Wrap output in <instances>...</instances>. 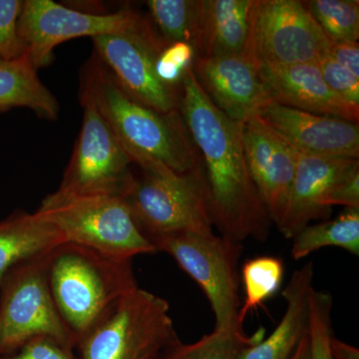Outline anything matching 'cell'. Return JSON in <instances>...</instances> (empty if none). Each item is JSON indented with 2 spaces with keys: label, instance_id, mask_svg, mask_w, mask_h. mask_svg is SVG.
Listing matches in <instances>:
<instances>
[{
  "label": "cell",
  "instance_id": "1",
  "mask_svg": "<svg viewBox=\"0 0 359 359\" xmlns=\"http://www.w3.org/2000/svg\"><path fill=\"white\" fill-rule=\"evenodd\" d=\"M179 112L201 157L212 226L237 242H264L273 221L248 169L243 124L229 119L212 104L192 66L180 84Z\"/></svg>",
  "mask_w": 359,
  "mask_h": 359
},
{
  "label": "cell",
  "instance_id": "2",
  "mask_svg": "<svg viewBox=\"0 0 359 359\" xmlns=\"http://www.w3.org/2000/svg\"><path fill=\"white\" fill-rule=\"evenodd\" d=\"M80 93L89 97L141 170L181 174L202 163L179 110L161 113L135 100L94 52L82 69Z\"/></svg>",
  "mask_w": 359,
  "mask_h": 359
},
{
  "label": "cell",
  "instance_id": "3",
  "mask_svg": "<svg viewBox=\"0 0 359 359\" xmlns=\"http://www.w3.org/2000/svg\"><path fill=\"white\" fill-rule=\"evenodd\" d=\"M47 278L54 304L76 346L116 302L138 287L132 259L73 243L51 250Z\"/></svg>",
  "mask_w": 359,
  "mask_h": 359
},
{
  "label": "cell",
  "instance_id": "4",
  "mask_svg": "<svg viewBox=\"0 0 359 359\" xmlns=\"http://www.w3.org/2000/svg\"><path fill=\"white\" fill-rule=\"evenodd\" d=\"M122 198L149 241L184 231L212 233L202 163L181 174L164 168L141 170Z\"/></svg>",
  "mask_w": 359,
  "mask_h": 359
},
{
  "label": "cell",
  "instance_id": "5",
  "mask_svg": "<svg viewBox=\"0 0 359 359\" xmlns=\"http://www.w3.org/2000/svg\"><path fill=\"white\" fill-rule=\"evenodd\" d=\"M177 339L166 299L138 287L116 302L77 346L81 359H160Z\"/></svg>",
  "mask_w": 359,
  "mask_h": 359
},
{
  "label": "cell",
  "instance_id": "6",
  "mask_svg": "<svg viewBox=\"0 0 359 359\" xmlns=\"http://www.w3.org/2000/svg\"><path fill=\"white\" fill-rule=\"evenodd\" d=\"M42 212L62 233L65 243L84 245L119 259L158 252L140 230L120 196H46Z\"/></svg>",
  "mask_w": 359,
  "mask_h": 359
},
{
  "label": "cell",
  "instance_id": "7",
  "mask_svg": "<svg viewBox=\"0 0 359 359\" xmlns=\"http://www.w3.org/2000/svg\"><path fill=\"white\" fill-rule=\"evenodd\" d=\"M51 250L15 264L0 282V358L39 337L76 347L49 289L47 266Z\"/></svg>",
  "mask_w": 359,
  "mask_h": 359
},
{
  "label": "cell",
  "instance_id": "8",
  "mask_svg": "<svg viewBox=\"0 0 359 359\" xmlns=\"http://www.w3.org/2000/svg\"><path fill=\"white\" fill-rule=\"evenodd\" d=\"M157 252H166L197 283L207 297L216 318V330L244 328L241 309L238 264L243 243L209 233H170L153 238Z\"/></svg>",
  "mask_w": 359,
  "mask_h": 359
},
{
  "label": "cell",
  "instance_id": "9",
  "mask_svg": "<svg viewBox=\"0 0 359 359\" xmlns=\"http://www.w3.org/2000/svg\"><path fill=\"white\" fill-rule=\"evenodd\" d=\"M92 41L97 57L132 98L158 112L179 110L180 86L164 83L156 72L167 46L147 18L140 14L123 32L100 35Z\"/></svg>",
  "mask_w": 359,
  "mask_h": 359
},
{
  "label": "cell",
  "instance_id": "10",
  "mask_svg": "<svg viewBox=\"0 0 359 359\" xmlns=\"http://www.w3.org/2000/svg\"><path fill=\"white\" fill-rule=\"evenodd\" d=\"M80 103L81 129L57 191L123 197L133 181V162L89 97L80 93Z\"/></svg>",
  "mask_w": 359,
  "mask_h": 359
},
{
  "label": "cell",
  "instance_id": "11",
  "mask_svg": "<svg viewBox=\"0 0 359 359\" xmlns=\"http://www.w3.org/2000/svg\"><path fill=\"white\" fill-rule=\"evenodd\" d=\"M330 41L299 0H257L252 52L257 65L316 63Z\"/></svg>",
  "mask_w": 359,
  "mask_h": 359
},
{
  "label": "cell",
  "instance_id": "12",
  "mask_svg": "<svg viewBox=\"0 0 359 359\" xmlns=\"http://www.w3.org/2000/svg\"><path fill=\"white\" fill-rule=\"evenodd\" d=\"M140 13L124 8L116 13L82 11L52 0L22 1L18 32L37 70L53 60L55 47L68 40L123 32Z\"/></svg>",
  "mask_w": 359,
  "mask_h": 359
},
{
  "label": "cell",
  "instance_id": "13",
  "mask_svg": "<svg viewBox=\"0 0 359 359\" xmlns=\"http://www.w3.org/2000/svg\"><path fill=\"white\" fill-rule=\"evenodd\" d=\"M248 169L271 221H280L289 199L299 152L259 117L243 124Z\"/></svg>",
  "mask_w": 359,
  "mask_h": 359
},
{
  "label": "cell",
  "instance_id": "14",
  "mask_svg": "<svg viewBox=\"0 0 359 359\" xmlns=\"http://www.w3.org/2000/svg\"><path fill=\"white\" fill-rule=\"evenodd\" d=\"M192 70L210 100L233 121L244 124L273 101L259 65L249 56L196 57Z\"/></svg>",
  "mask_w": 359,
  "mask_h": 359
},
{
  "label": "cell",
  "instance_id": "15",
  "mask_svg": "<svg viewBox=\"0 0 359 359\" xmlns=\"http://www.w3.org/2000/svg\"><path fill=\"white\" fill-rule=\"evenodd\" d=\"M257 116L299 153L358 159V123L304 112L276 101L263 106Z\"/></svg>",
  "mask_w": 359,
  "mask_h": 359
},
{
  "label": "cell",
  "instance_id": "16",
  "mask_svg": "<svg viewBox=\"0 0 359 359\" xmlns=\"http://www.w3.org/2000/svg\"><path fill=\"white\" fill-rule=\"evenodd\" d=\"M359 167L355 158L327 157L299 153L289 199L276 224L283 237L294 238L313 219L327 218L323 201L332 187Z\"/></svg>",
  "mask_w": 359,
  "mask_h": 359
},
{
  "label": "cell",
  "instance_id": "17",
  "mask_svg": "<svg viewBox=\"0 0 359 359\" xmlns=\"http://www.w3.org/2000/svg\"><path fill=\"white\" fill-rule=\"evenodd\" d=\"M259 73L276 102L313 114L358 123V106L346 102L330 88L318 63L259 65Z\"/></svg>",
  "mask_w": 359,
  "mask_h": 359
},
{
  "label": "cell",
  "instance_id": "18",
  "mask_svg": "<svg viewBox=\"0 0 359 359\" xmlns=\"http://www.w3.org/2000/svg\"><path fill=\"white\" fill-rule=\"evenodd\" d=\"M256 1L198 0L193 43L196 57H252V18Z\"/></svg>",
  "mask_w": 359,
  "mask_h": 359
},
{
  "label": "cell",
  "instance_id": "19",
  "mask_svg": "<svg viewBox=\"0 0 359 359\" xmlns=\"http://www.w3.org/2000/svg\"><path fill=\"white\" fill-rule=\"evenodd\" d=\"M313 264H304L294 271L283 292L287 309L268 339L241 351L238 359H290L308 334L309 297L313 287Z\"/></svg>",
  "mask_w": 359,
  "mask_h": 359
},
{
  "label": "cell",
  "instance_id": "20",
  "mask_svg": "<svg viewBox=\"0 0 359 359\" xmlns=\"http://www.w3.org/2000/svg\"><path fill=\"white\" fill-rule=\"evenodd\" d=\"M63 243L62 233L39 210L13 212L0 222V282L15 264Z\"/></svg>",
  "mask_w": 359,
  "mask_h": 359
},
{
  "label": "cell",
  "instance_id": "21",
  "mask_svg": "<svg viewBox=\"0 0 359 359\" xmlns=\"http://www.w3.org/2000/svg\"><path fill=\"white\" fill-rule=\"evenodd\" d=\"M27 108L42 119L53 121L59 116L57 99L37 75L29 54L0 61V113Z\"/></svg>",
  "mask_w": 359,
  "mask_h": 359
},
{
  "label": "cell",
  "instance_id": "22",
  "mask_svg": "<svg viewBox=\"0 0 359 359\" xmlns=\"http://www.w3.org/2000/svg\"><path fill=\"white\" fill-rule=\"evenodd\" d=\"M292 257L304 259L323 248L337 247L359 255V209H346L332 221L309 224L294 236Z\"/></svg>",
  "mask_w": 359,
  "mask_h": 359
},
{
  "label": "cell",
  "instance_id": "23",
  "mask_svg": "<svg viewBox=\"0 0 359 359\" xmlns=\"http://www.w3.org/2000/svg\"><path fill=\"white\" fill-rule=\"evenodd\" d=\"M263 328L252 337L244 328L216 330L194 344H183L177 339L165 349L160 359H238L245 347L264 339Z\"/></svg>",
  "mask_w": 359,
  "mask_h": 359
},
{
  "label": "cell",
  "instance_id": "24",
  "mask_svg": "<svg viewBox=\"0 0 359 359\" xmlns=\"http://www.w3.org/2000/svg\"><path fill=\"white\" fill-rule=\"evenodd\" d=\"M285 264L282 259L264 256L247 259L242 269L245 299L241 306L238 320L244 323L245 316L259 308L264 302L278 294L283 285Z\"/></svg>",
  "mask_w": 359,
  "mask_h": 359
},
{
  "label": "cell",
  "instance_id": "25",
  "mask_svg": "<svg viewBox=\"0 0 359 359\" xmlns=\"http://www.w3.org/2000/svg\"><path fill=\"white\" fill-rule=\"evenodd\" d=\"M146 4L156 32L166 46L178 42L193 46L198 0H149Z\"/></svg>",
  "mask_w": 359,
  "mask_h": 359
},
{
  "label": "cell",
  "instance_id": "26",
  "mask_svg": "<svg viewBox=\"0 0 359 359\" xmlns=\"http://www.w3.org/2000/svg\"><path fill=\"white\" fill-rule=\"evenodd\" d=\"M304 4L330 42H358V0H309Z\"/></svg>",
  "mask_w": 359,
  "mask_h": 359
},
{
  "label": "cell",
  "instance_id": "27",
  "mask_svg": "<svg viewBox=\"0 0 359 359\" xmlns=\"http://www.w3.org/2000/svg\"><path fill=\"white\" fill-rule=\"evenodd\" d=\"M332 297L313 289L309 297V339L311 359H332L330 341L332 334Z\"/></svg>",
  "mask_w": 359,
  "mask_h": 359
},
{
  "label": "cell",
  "instance_id": "28",
  "mask_svg": "<svg viewBox=\"0 0 359 359\" xmlns=\"http://www.w3.org/2000/svg\"><path fill=\"white\" fill-rule=\"evenodd\" d=\"M21 8L20 0H0V61L13 60L26 52L18 32Z\"/></svg>",
  "mask_w": 359,
  "mask_h": 359
},
{
  "label": "cell",
  "instance_id": "29",
  "mask_svg": "<svg viewBox=\"0 0 359 359\" xmlns=\"http://www.w3.org/2000/svg\"><path fill=\"white\" fill-rule=\"evenodd\" d=\"M316 63L330 88L346 102L359 107V77L327 55Z\"/></svg>",
  "mask_w": 359,
  "mask_h": 359
},
{
  "label": "cell",
  "instance_id": "30",
  "mask_svg": "<svg viewBox=\"0 0 359 359\" xmlns=\"http://www.w3.org/2000/svg\"><path fill=\"white\" fill-rule=\"evenodd\" d=\"M72 347L49 337H35L13 354L0 359H77Z\"/></svg>",
  "mask_w": 359,
  "mask_h": 359
},
{
  "label": "cell",
  "instance_id": "31",
  "mask_svg": "<svg viewBox=\"0 0 359 359\" xmlns=\"http://www.w3.org/2000/svg\"><path fill=\"white\" fill-rule=\"evenodd\" d=\"M323 205L332 211V205H344L346 209H359V167L342 177L330 189Z\"/></svg>",
  "mask_w": 359,
  "mask_h": 359
},
{
  "label": "cell",
  "instance_id": "32",
  "mask_svg": "<svg viewBox=\"0 0 359 359\" xmlns=\"http://www.w3.org/2000/svg\"><path fill=\"white\" fill-rule=\"evenodd\" d=\"M327 56L359 77L358 42H344V43L330 42Z\"/></svg>",
  "mask_w": 359,
  "mask_h": 359
},
{
  "label": "cell",
  "instance_id": "33",
  "mask_svg": "<svg viewBox=\"0 0 359 359\" xmlns=\"http://www.w3.org/2000/svg\"><path fill=\"white\" fill-rule=\"evenodd\" d=\"M160 58L185 71L193 65L196 59V51L192 45L186 42H178L165 47Z\"/></svg>",
  "mask_w": 359,
  "mask_h": 359
},
{
  "label": "cell",
  "instance_id": "34",
  "mask_svg": "<svg viewBox=\"0 0 359 359\" xmlns=\"http://www.w3.org/2000/svg\"><path fill=\"white\" fill-rule=\"evenodd\" d=\"M330 353L332 359H359L358 348L334 337L330 341Z\"/></svg>",
  "mask_w": 359,
  "mask_h": 359
},
{
  "label": "cell",
  "instance_id": "35",
  "mask_svg": "<svg viewBox=\"0 0 359 359\" xmlns=\"http://www.w3.org/2000/svg\"><path fill=\"white\" fill-rule=\"evenodd\" d=\"M290 359H311V347H309V332L299 342Z\"/></svg>",
  "mask_w": 359,
  "mask_h": 359
}]
</instances>
